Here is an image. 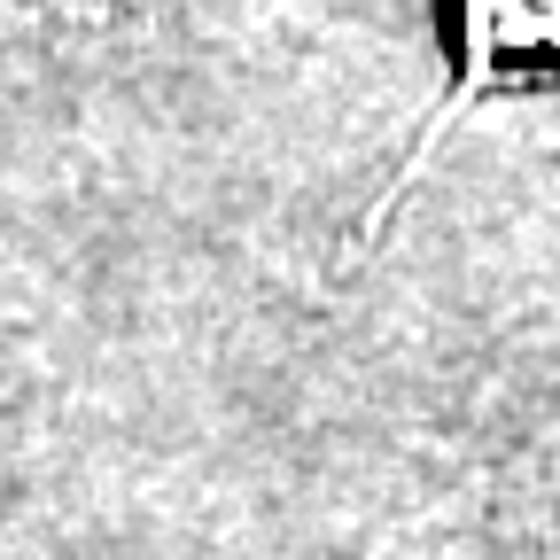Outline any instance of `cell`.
Returning <instances> with one entry per match:
<instances>
[{"instance_id": "cell-1", "label": "cell", "mask_w": 560, "mask_h": 560, "mask_svg": "<svg viewBox=\"0 0 560 560\" xmlns=\"http://www.w3.org/2000/svg\"><path fill=\"white\" fill-rule=\"evenodd\" d=\"M459 24L482 62L560 70V0H459Z\"/></svg>"}]
</instances>
